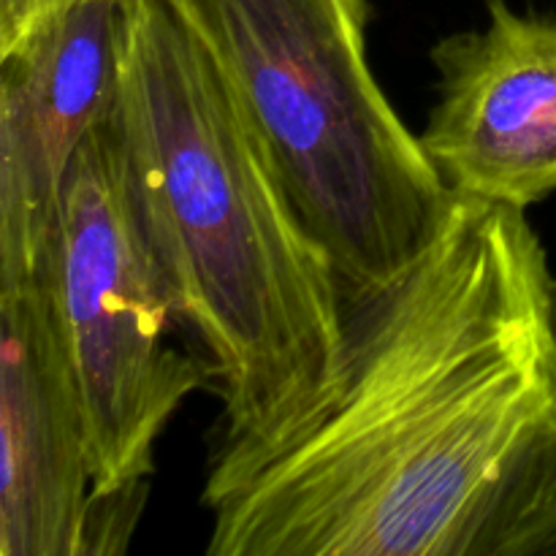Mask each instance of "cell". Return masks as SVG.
<instances>
[{
    "label": "cell",
    "instance_id": "8992f818",
    "mask_svg": "<svg viewBox=\"0 0 556 556\" xmlns=\"http://www.w3.org/2000/svg\"><path fill=\"white\" fill-rule=\"evenodd\" d=\"M125 0H68L0 54V286L36 280L81 144L117 101Z\"/></svg>",
    "mask_w": 556,
    "mask_h": 556
},
{
    "label": "cell",
    "instance_id": "52a82bcc",
    "mask_svg": "<svg viewBox=\"0 0 556 556\" xmlns=\"http://www.w3.org/2000/svg\"><path fill=\"white\" fill-rule=\"evenodd\" d=\"M486 3L483 30L432 49L438 103L418 139L451 195L527 210L556 190V16Z\"/></svg>",
    "mask_w": 556,
    "mask_h": 556
},
{
    "label": "cell",
    "instance_id": "3957f363",
    "mask_svg": "<svg viewBox=\"0 0 556 556\" xmlns=\"http://www.w3.org/2000/svg\"><path fill=\"white\" fill-rule=\"evenodd\" d=\"M226 76L345 304L400 277L454 195L380 90L367 0H166Z\"/></svg>",
    "mask_w": 556,
    "mask_h": 556
},
{
    "label": "cell",
    "instance_id": "ba28073f",
    "mask_svg": "<svg viewBox=\"0 0 556 556\" xmlns=\"http://www.w3.org/2000/svg\"><path fill=\"white\" fill-rule=\"evenodd\" d=\"M68 0H0V54L22 41L38 22Z\"/></svg>",
    "mask_w": 556,
    "mask_h": 556
},
{
    "label": "cell",
    "instance_id": "7a4b0ae2",
    "mask_svg": "<svg viewBox=\"0 0 556 556\" xmlns=\"http://www.w3.org/2000/svg\"><path fill=\"white\" fill-rule=\"evenodd\" d=\"M112 123L179 329L220 380L217 445L280 427L334 372L345 291L223 71L166 0H125Z\"/></svg>",
    "mask_w": 556,
    "mask_h": 556
},
{
    "label": "cell",
    "instance_id": "9c48e42d",
    "mask_svg": "<svg viewBox=\"0 0 556 556\" xmlns=\"http://www.w3.org/2000/svg\"><path fill=\"white\" fill-rule=\"evenodd\" d=\"M552 329H554V340H556V277L552 280Z\"/></svg>",
    "mask_w": 556,
    "mask_h": 556
},
{
    "label": "cell",
    "instance_id": "277c9868",
    "mask_svg": "<svg viewBox=\"0 0 556 556\" xmlns=\"http://www.w3.org/2000/svg\"><path fill=\"white\" fill-rule=\"evenodd\" d=\"M38 282L85 413L96 497L147 503L157 440L212 372L168 342L179 324L130 201L112 114L71 166Z\"/></svg>",
    "mask_w": 556,
    "mask_h": 556
},
{
    "label": "cell",
    "instance_id": "6da1fadb",
    "mask_svg": "<svg viewBox=\"0 0 556 556\" xmlns=\"http://www.w3.org/2000/svg\"><path fill=\"white\" fill-rule=\"evenodd\" d=\"M552 280L525 210L454 195L427 250L348 307L329 380L215 445L206 554H556Z\"/></svg>",
    "mask_w": 556,
    "mask_h": 556
},
{
    "label": "cell",
    "instance_id": "5b68a950",
    "mask_svg": "<svg viewBox=\"0 0 556 556\" xmlns=\"http://www.w3.org/2000/svg\"><path fill=\"white\" fill-rule=\"evenodd\" d=\"M141 510L96 497L85 413L38 277L0 286V556L123 554Z\"/></svg>",
    "mask_w": 556,
    "mask_h": 556
}]
</instances>
